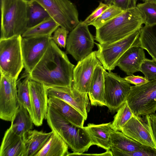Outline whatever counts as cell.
I'll list each match as a JSON object with an SVG mask.
<instances>
[{
	"label": "cell",
	"instance_id": "obj_1",
	"mask_svg": "<svg viewBox=\"0 0 156 156\" xmlns=\"http://www.w3.org/2000/svg\"><path fill=\"white\" fill-rule=\"evenodd\" d=\"M75 66L51 40L43 56L30 74V79L47 87H71Z\"/></svg>",
	"mask_w": 156,
	"mask_h": 156
},
{
	"label": "cell",
	"instance_id": "obj_2",
	"mask_svg": "<svg viewBox=\"0 0 156 156\" xmlns=\"http://www.w3.org/2000/svg\"><path fill=\"white\" fill-rule=\"evenodd\" d=\"M144 17L136 7L123 11L96 29L95 39L99 43L110 44L140 30Z\"/></svg>",
	"mask_w": 156,
	"mask_h": 156
},
{
	"label": "cell",
	"instance_id": "obj_3",
	"mask_svg": "<svg viewBox=\"0 0 156 156\" xmlns=\"http://www.w3.org/2000/svg\"><path fill=\"white\" fill-rule=\"evenodd\" d=\"M46 119L52 131L57 133L73 152L83 153L93 145L84 127L72 123L49 105Z\"/></svg>",
	"mask_w": 156,
	"mask_h": 156
},
{
	"label": "cell",
	"instance_id": "obj_4",
	"mask_svg": "<svg viewBox=\"0 0 156 156\" xmlns=\"http://www.w3.org/2000/svg\"><path fill=\"white\" fill-rule=\"evenodd\" d=\"M29 3L24 0H1L0 39L22 36L27 29Z\"/></svg>",
	"mask_w": 156,
	"mask_h": 156
},
{
	"label": "cell",
	"instance_id": "obj_5",
	"mask_svg": "<svg viewBox=\"0 0 156 156\" xmlns=\"http://www.w3.org/2000/svg\"><path fill=\"white\" fill-rule=\"evenodd\" d=\"M21 35L0 39L1 74L17 80L24 68L22 54Z\"/></svg>",
	"mask_w": 156,
	"mask_h": 156
},
{
	"label": "cell",
	"instance_id": "obj_6",
	"mask_svg": "<svg viewBox=\"0 0 156 156\" xmlns=\"http://www.w3.org/2000/svg\"><path fill=\"white\" fill-rule=\"evenodd\" d=\"M126 101L133 114L146 116L156 111V79L131 86Z\"/></svg>",
	"mask_w": 156,
	"mask_h": 156
},
{
	"label": "cell",
	"instance_id": "obj_7",
	"mask_svg": "<svg viewBox=\"0 0 156 156\" xmlns=\"http://www.w3.org/2000/svg\"><path fill=\"white\" fill-rule=\"evenodd\" d=\"M140 30L118 41L108 44L95 43L96 56L104 68L108 71L115 69L122 55L130 47L140 44Z\"/></svg>",
	"mask_w": 156,
	"mask_h": 156
},
{
	"label": "cell",
	"instance_id": "obj_8",
	"mask_svg": "<svg viewBox=\"0 0 156 156\" xmlns=\"http://www.w3.org/2000/svg\"><path fill=\"white\" fill-rule=\"evenodd\" d=\"M41 5L59 25L72 31L80 21L76 6L69 0H32Z\"/></svg>",
	"mask_w": 156,
	"mask_h": 156
},
{
	"label": "cell",
	"instance_id": "obj_9",
	"mask_svg": "<svg viewBox=\"0 0 156 156\" xmlns=\"http://www.w3.org/2000/svg\"><path fill=\"white\" fill-rule=\"evenodd\" d=\"M88 25L80 21L70 31L67 38L66 52L77 62L88 56L93 51L94 39Z\"/></svg>",
	"mask_w": 156,
	"mask_h": 156
},
{
	"label": "cell",
	"instance_id": "obj_10",
	"mask_svg": "<svg viewBox=\"0 0 156 156\" xmlns=\"http://www.w3.org/2000/svg\"><path fill=\"white\" fill-rule=\"evenodd\" d=\"M104 99L111 112L117 111L126 101L131 86L117 73L105 70Z\"/></svg>",
	"mask_w": 156,
	"mask_h": 156
},
{
	"label": "cell",
	"instance_id": "obj_11",
	"mask_svg": "<svg viewBox=\"0 0 156 156\" xmlns=\"http://www.w3.org/2000/svg\"><path fill=\"white\" fill-rule=\"evenodd\" d=\"M51 37H22L21 47L26 73L30 74L48 49Z\"/></svg>",
	"mask_w": 156,
	"mask_h": 156
},
{
	"label": "cell",
	"instance_id": "obj_12",
	"mask_svg": "<svg viewBox=\"0 0 156 156\" xmlns=\"http://www.w3.org/2000/svg\"><path fill=\"white\" fill-rule=\"evenodd\" d=\"M17 80L1 74L0 118L11 121L18 106Z\"/></svg>",
	"mask_w": 156,
	"mask_h": 156
},
{
	"label": "cell",
	"instance_id": "obj_13",
	"mask_svg": "<svg viewBox=\"0 0 156 156\" xmlns=\"http://www.w3.org/2000/svg\"><path fill=\"white\" fill-rule=\"evenodd\" d=\"M28 84L31 110L30 116L34 124L39 126L42 124L47 116L48 107L47 87L43 83L30 78Z\"/></svg>",
	"mask_w": 156,
	"mask_h": 156
},
{
	"label": "cell",
	"instance_id": "obj_14",
	"mask_svg": "<svg viewBox=\"0 0 156 156\" xmlns=\"http://www.w3.org/2000/svg\"><path fill=\"white\" fill-rule=\"evenodd\" d=\"M47 87L48 98H56L63 100L75 108L87 120L90 108L88 94L80 92L73 87Z\"/></svg>",
	"mask_w": 156,
	"mask_h": 156
},
{
	"label": "cell",
	"instance_id": "obj_15",
	"mask_svg": "<svg viewBox=\"0 0 156 156\" xmlns=\"http://www.w3.org/2000/svg\"><path fill=\"white\" fill-rule=\"evenodd\" d=\"M100 64L96 51L78 62L73 70V87L80 92L88 94L94 69Z\"/></svg>",
	"mask_w": 156,
	"mask_h": 156
},
{
	"label": "cell",
	"instance_id": "obj_16",
	"mask_svg": "<svg viewBox=\"0 0 156 156\" xmlns=\"http://www.w3.org/2000/svg\"><path fill=\"white\" fill-rule=\"evenodd\" d=\"M120 131L140 144L156 149V146L150 128L145 121L133 114Z\"/></svg>",
	"mask_w": 156,
	"mask_h": 156
},
{
	"label": "cell",
	"instance_id": "obj_17",
	"mask_svg": "<svg viewBox=\"0 0 156 156\" xmlns=\"http://www.w3.org/2000/svg\"><path fill=\"white\" fill-rule=\"evenodd\" d=\"M144 49L140 44L130 47L120 58L117 66L128 75L140 71L141 65L146 58Z\"/></svg>",
	"mask_w": 156,
	"mask_h": 156
},
{
	"label": "cell",
	"instance_id": "obj_18",
	"mask_svg": "<svg viewBox=\"0 0 156 156\" xmlns=\"http://www.w3.org/2000/svg\"><path fill=\"white\" fill-rule=\"evenodd\" d=\"M105 70L101 64L98 65L94 69L88 93L92 105L106 106L104 99Z\"/></svg>",
	"mask_w": 156,
	"mask_h": 156
},
{
	"label": "cell",
	"instance_id": "obj_19",
	"mask_svg": "<svg viewBox=\"0 0 156 156\" xmlns=\"http://www.w3.org/2000/svg\"><path fill=\"white\" fill-rule=\"evenodd\" d=\"M90 136L93 145H96L107 150L111 149L110 137L112 123L95 124L89 123L84 127Z\"/></svg>",
	"mask_w": 156,
	"mask_h": 156
},
{
	"label": "cell",
	"instance_id": "obj_20",
	"mask_svg": "<svg viewBox=\"0 0 156 156\" xmlns=\"http://www.w3.org/2000/svg\"><path fill=\"white\" fill-rule=\"evenodd\" d=\"M23 138L14 133L10 127L5 131L0 148V156H23Z\"/></svg>",
	"mask_w": 156,
	"mask_h": 156
},
{
	"label": "cell",
	"instance_id": "obj_21",
	"mask_svg": "<svg viewBox=\"0 0 156 156\" xmlns=\"http://www.w3.org/2000/svg\"><path fill=\"white\" fill-rule=\"evenodd\" d=\"M48 105L56 110L69 122L77 126L84 127V117L73 106L56 98H48Z\"/></svg>",
	"mask_w": 156,
	"mask_h": 156
},
{
	"label": "cell",
	"instance_id": "obj_22",
	"mask_svg": "<svg viewBox=\"0 0 156 156\" xmlns=\"http://www.w3.org/2000/svg\"><path fill=\"white\" fill-rule=\"evenodd\" d=\"M53 131L45 133L36 130H30L23 137L24 146L23 156H35L43 147Z\"/></svg>",
	"mask_w": 156,
	"mask_h": 156
},
{
	"label": "cell",
	"instance_id": "obj_23",
	"mask_svg": "<svg viewBox=\"0 0 156 156\" xmlns=\"http://www.w3.org/2000/svg\"><path fill=\"white\" fill-rule=\"evenodd\" d=\"M11 122L10 127L12 131L23 138L27 132L33 129L34 123L29 113L26 108L18 104Z\"/></svg>",
	"mask_w": 156,
	"mask_h": 156
},
{
	"label": "cell",
	"instance_id": "obj_24",
	"mask_svg": "<svg viewBox=\"0 0 156 156\" xmlns=\"http://www.w3.org/2000/svg\"><path fill=\"white\" fill-rule=\"evenodd\" d=\"M69 147L57 133L53 131L45 144L35 156H67Z\"/></svg>",
	"mask_w": 156,
	"mask_h": 156
},
{
	"label": "cell",
	"instance_id": "obj_25",
	"mask_svg": "<svg viewBox=\"0 0 156 156\" xmlns=\"http://www.w3.org/2000/svg\"><path fill=\"white\" fill-rule=\"evenodd\" d=\"M110 140L111 147L124 152L136 151L146 146L131 139L122 132L115 131L112 129L111 131Z\"/></svg>",
	"mask_w": 156,
	"mask_h": 156
},
{
	"label": "cell",
	"instance_id": "obj_26",
	"mask_svg": "<svg viewBox=\"0 0 156 156\" xmlns=\"http://www.w3.org/2000/svg\"><path fill=\"white\" fill-rule=\"evenodd\" d=\"M139 41L140 45L156 62V24L142 27L140 30Z\"/></svg>",
	"mask_w": 156,
	"mask_h": 156
},
{
	"label": "cell",
	"instance_id": "obj_27",
	"mask_svg": "<svg viewBox=\"0 0 156 156\" xmlns=\"http://www.w3.org/2000/svg\"><path fill=\"white\" fill-rule=\"evenodd\" d=\"M59 27L58 24L50 17L37 24L28 28L22 37H51L52 34Z\"/></svg>",
	"mask_w": 156,
	"mask_h": 156
},
{
	"label": "cell",
	"instance_id": "obj_28",
	"mask_svg": "<svg viewBox=\"0 0 156 156\" xmlns=\"http://www.w3.org/2000/svg\"><path fill=\"white\" fill-rule=\"evenodd\" d=\"M30 74L25 72L17 81L18 104L28 110L30 115L31 112L30 92L28 82Z\"/></svg>",
	"mask_w": 156,
	"mask_h": 156
},
{
	"label": "cell",
	"instance_id": "obj_29",
	"mask_svg": "<svg viewBox=\"0 0 156 156\" xmlns=\"http://www.w3.org/2000/svg\"><path fill=\"white\" fill-rule=\"evenodd\" d=\"M50 17L44 9L37 2L29 3L27 29L33 27Z\"/></svg>",
	"mask_w": 156,
	"mask_h": 156
},
{
	"label": "cell",
	"instance_id": "obj_30",
	"mask_svg": "<svg viewBox=\"0 0 156 156\" xmlns=\"http://www.w3.org/2000/svg\"><path fill=\"white\" fill-rule=\"evenodd\" d=\"M126 101L117 111L112 123V129L115 131H120L122 127L131 119L133 115Z\"/></svg>",
	"mask_w": 156,
	"mask_h": 156
},
{
	"label": "cell",
	"instance_id": "obj_31",
	"mask_svg": "<svg viewBox=\"0 0 156 156\" xmlns=\"http://www.w3.org/2000/svg\"><path fill=\"white\" fill-rule=\"evenodd\" d=\"M136 7L144 17L145 25L151 26L156 24L155 3L146 1L137 4Z\"/></svg>",
	"mask_w": 156,
	"mask_h": 156
},
{
	"label": "cell",
	"instance_id": "obj_32",
	"mask_svg": "<svg viewBox=\"0 0 156 156\" xmlns=\"http://www.w3.org/2000/svg\"><path fill=\"white\" fill-rule=\"evenodd\" d=\"M123 11L119 7L112 4L99 17L92 22L89 25H92L96 29H98Z\"/></svg>",
	"mask_w": 156,
	"mask_h": 156
},
{
	"label": "cell",
	"instance_id": "obj_33",
	"mask_svg": "<svg viewBox=\"0 0 156 156\" xmlns=\"http://www.w3.org/2000/svg\"><path fill=\"white\" fill-rule=\"evenodd\" d=\"M113 156H156V149L145 146L143 148L132 152H126L111 147Z\"/></svg>",
	"mask_w": 156,
	"mask_h": 156
},
{
	"label": "cell",
	"instance_id": "obj_34",
	"mask_svg": "<svg viewBox=\"0 0 156 156\" xmlns=\"http://www.w3.org/2000/svg\"><path fill=\"white\" fill-rule=\"evenodd\" d=\"M140 71L149 81L156 79V62L145 58L141 65Z\"/></svg>",
	"mask_w": 156,
	"mask_h": 156
},
{
	"label": "cell",
	"instance_id": "obj_35",
	"mask_svg": "<svg viewBox=\"0 0 156 156\" xmlns=\"http://www.w3.org/2000/svg\"><path fill=\"white\" fill-rule=\"evenodd\" d=\"M69 32L64 28L59 27L54 32L53 35L51 37V40L58 46L65 48Z\"/></svg>",
	"mask_w": 156,
	"mask_h": 156
},
{
	"label": "cell",
	"instance_id": "obj_36",
	"mask_svg": "<svg viewBox=\"0 0 156 156\" xmlns=\"http://www.w3.org/2000/svg\"><path fill=\"white\" fill-rule=\"evenodd\" d=\"M111 5H109L100 2L98 6L89 16L83 22L89 25L90 23L99 17Z\"/></svg>",
	"mask_w": 156,
	"mask_h": 156
},
{
	"label": "cell",
	"instance_id": "obj_37",
	"mask_svg": "<svg viewBox=\"0 0 156 156\" xmlns=\"http://www.w3.org/2000/svg\"><path fill=\"white\" fill-rule=\"evenodd\" d=\"M145 121L150 128L156 146V113L146 115Z\"/></svg>",
	"mask_w": 156,
	"mask_h": 156
},
{
	"label": "cell",
	"instance_id": "obj_38",
	"mask_svg": "<svg viewBox=\"0 0 156 156\" xmlns=\"http://www.w3.org/2000/svg\"><path fill=\"white\" fill-rule=\"evenodd\" d=\"M137 0H115L112 4L125 11L135 8Z\"/></svg>",
	"mask_w": 156,
	"mask_h": 156
},
{
	"label": "cell",
	"instance_id": "obj_39",
	"mask_svg": "<svg viewBox=\"0 0 156 156\" xmlns=\"http://www.w3.org/2000/svg\"><path fill=\"white\" fill-rule=\"evenodd\" d=\"M124 79L128 83L137 86L143 84L149 81L145 77L133 74L126 76Z\"/></svg>",
	"mask_w": 156,
	"mask_h": 156
},
{
	"label": "cell",
	"instance_id": "obj_40",
	"mask_svg": "<svg viewBox=\"0 0 156 156\" xmlns=\"http://www.w3.org/2000/svg\"><path fill=\"white\" fill-rule=\"evenodd\" d=\"M90 155V156H113L112 154L111 151L110 150H107L106 151L101 154H85L80 153H78L73 152L72 153H69L67 155V156L73 155Z\"/></svg>",
	"mask_w": 156,
	"mask_h": 156
},
{
	"label": "cell",
	"instance_id": "obj_41",
	"mask_svg": "<svg viewBox=\"0 0 156 156\" xmlns=\"http://www.w3.org/2000/svg\"><path fill=\"white\" fill-rule=\"evenodd\" d=\"M105 3L109 5H112L115 0H104Z\"/></svg>",
	"mask_w": 156,
	"mask_h": 156
},
{
	"label": "cell",
	"instance_id": "obj_42",
	"mask_svg": "<svg viewBox=\"0 0 156 156\" xmlns=\"http://www.w3.org/2000/svg\"><path fill=\"white\" fill-rule=\"evenodd\" d=\"M147 1L152 2L156 4V0H147Z\"/></svg>",
	"mask_w": 156,
	"mask_h": 156
},
{
	"label": "cell",
	"instance_id": "obj_43",
	"mask_svg": "<svg viewBox=\"0 0 156 156\" xmlns=\"http://www.w3.org/2000/svg\"><path fill=\"white\" fill-rule=\"evenodd\" d=\"M24 1H25L27 2H30L32 1V0H24Z\"/></svg>",
	"mask_w": 156,
	"mask_h": 156
},
{
	"label": "cell",
	"instance_id": "obj_44",
	"mask_svg": "<svg viewBox=\"0 0 156 156\" xmlns=\"http://www.w3.org/2000/svg\"><path fill=\"white\" fill-rule=\"evenodd\" d=\"M143 1H144V2L147 1V0H143Z\"/></svg>",
	"mask_w": 156,
	"mask_h": 156
}]
</instances>
